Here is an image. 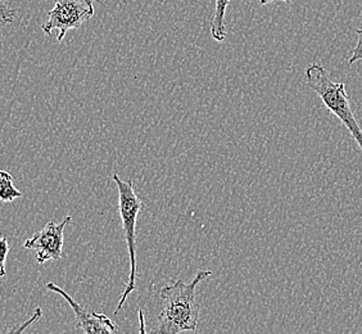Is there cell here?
I'll return each mask as SVG.
<instances>
[{
	"label": "cell",
	"instance_id": "cell-1",
	"mask_svg": "<svg viewBox=\"0 0 362 334\" xmlns=\"http://www.w3.org/2000/svg\"><path fill=\"white\" fill-rule=\"evenodd\" d=\"M212 275L211 270L197 272L189 283L171 280L160 289V299L165 305L157 318L154 333L177 334L195 332L198 327L201 306L197 302V286Z\"/></svg>",
	"mask_w": 362,
	"mask_h": 334
},
{
	"label": "cell",
	"instance_id": "cell-2",
	"mask_svg": "<svg viewBox=\"0 0 362 334\" xmlns=\"http://www.w3.org/2000/svg\"><path fill=\"white\" fill-rule=\"evenodd\" d=\"M305 77L307 86L320 97L329 111L341 120V124L349 129L352 138L362 151V129L352 111L344 84L334 83L325 67L317 63L307 66Z\"/></svg>",
	"mask_w": 362,
	"mask_h": 334
},
{
	"label": "cell",
	"instance_id": "cell-3",
	"mask_svg": "<svg viewBox=\"0 0 362 334\" xmlns=\"http://www.w3.org/2000/svg\"><path fill=\"white\" fill-rule=\"evenodd\" d=\"M113 181L119 190V212L121 224L124 228L126 246L130 258V275L129 283L126 284L122 297L119 299L115 313H119L124 307L127 297L136 288L138 279V265H136V221L141 209H144V203L141 202L138 195L134 190L133 180H122L117 173L113 174Z\"/></svg>",
	"mask_w": 362,
	"mask_h": 334
},
{
	"label": "cell",
	"instance_id": "cell-4",
	"mask_svg": "<svg viewBox=\"0 0 362 334\" xmlns=\"http://www.w3.org/2000/svg\"><path fill=\"white\" fill-rule=\"evenodd\" d=\"M95 0H57L48 12V21L42 23V30L47 35L57 30V42H61L70 30L78 28L94 16Z\"/></svg>",
	"mask_w": 362,
	"mask_h": 334
},
{
	"label": "cell",
	"instance_id": "cell-5",
	"mask_svg": "<svg viewBox=\"0 0 362 334\" xmlns=\"http://www.w3.org/2000/svg\"><path fill=\"white\" fill-rule=\"evenodd\" d=\"M72 221L71 216H66L62 223L56 224L49 221L40 231L35 233L28 241H25L23 247L26 250H36V258L39 264H45L48 261H58L63 256L64 244V229Z\"/></svg>",
	"mask_w": 362,
	"mask_h": 334
},
{
	"label": "cell",
	"instance_id": "cell-6",
	"mask_svg": "<svg viewBox=\"0 0 362 334\" xmlns=\"http://www.w3.org/2000/svg\"><path fill=\"white\" fill-rule=\"evenodd\" d=\"M47 288L52 292L58 293L59 296H62L63 299L67 301V304L70 305L75 313L77 329L83 330L84 333H116L119 330L117 324L110 319L105 313H98L95 311L85 310L84 307L72 299L70 294L62 289L61 287L50 282L47 284Z\"/></svg>",
	"mask_w": 362,
	"mask_h": 334
},
{
	"label": "cell",
	"instance_id": "cell-7",
	"mask_svg": "<svg viewBox=\"0 0 362 334\" xmlns=\"http://www.w3.org/2000/svg\"><path fill=\"white\" fill-rule=\"evenodd\" d=\"M215 3H216V7H215L214 18L211 21V36L214 40L223 42L226 39L225 17H226V11L229 7L230 0H215Z\"/></svg>",
	"mask_w": 362,
	"mask_h": 334
},
{
	"label": "cell",
	"instance_id": "cell-8",
	"mask_svg": "<svg viewBox=\"0 0 362 334\" xmlns=\"http://www.w3.org/2000/svg\"><path fill=\"white\" fill-rule=\"evenodd\" d=\"M22 195L21 190L14 187L12 175L0 170V201L4 203L13 202L14 200L21 198Z\"/></svg>",
	"mask_w": 362,
	"mask_h": 334
},
{
	"label": "cell",
	"instance_id": "cell-9",
	"mask_svg": "<svg viewBox=\"0 0 362 334\" xmlns=\"http://www.w3.org/2000/svg\"><path fill=\"white\" fill-rule=\"evenodd\" d=\"M16 16H17V11L11 7L7 1L0 0V23L3 25L13 23Z\"/></svg>",
	"mask_w": 362,
	"mask_h": 334
},
{
	"label": "cell",
	"instance_id": "cell-10",
	"mask_svg": "<svg viewBox=\"0 0 362 334\" xmlns=\"http://www.w3.org/2000/svg\"><path fill=\"white\" fill-rule=\"evenodd\" d=\"M8 252H9V242L6 236H0V278L7 275L6 263H7Z\"/></svg>",
	"mask_w": 362,
	"mask_h": 334
},
{
	"label": "cell",
	"instance_id": "cell-11",
	"mask_svg": "<svg viewBox=\"0 0 362 334\" xmlns=\"http://www.w3.org/2000/svg\"><path fill=\"white\" fill-rule=\"evenodd\" d=\"M357 34V45L356 48L351 52V57L349 58V64H354V63L362 61V28H357L356 30Z\"/></svg>",
	"mask_w": 362,
	"mask_h": 334
},
{
	"label": "cell",
	"instance_id": "cell-12",
	"mask_svg": "<svg viewBox=\"0 0 362 334\" xmlns=\"http://www.w3.org/2000/svg\"><path fill=\"white\" fill-rule=\"evenodd\" d=\"M42 309H36L35 313H34V315L31 316V319H30V321H26V323H23V324L20 326V327L12 328V329L9 330V333H21V332H23L28 326H31L33 323H35V321H39V319L42 318Z\"/></svg>",
	"mask_w": 362,
	"mask_h": 334
},
{
	"label": "cell",
	"instance_id": "cell-13",
	"mask_svg": "<svg viewBox=\"0 0 362 334\" xmlns=\"http://www.w3.org/2000/svg\"><path fill=\"white\" fill-rule=\"evenodd\" d=\"M139 321L141 323V327H140V333H146V323H144V313L143 310H139Z\"/></svg>",
	"mask_w": 362,
	"mask_h": 334
},
{
	"label": "cell",
	"instance_id": "cell-14",
	"mask_svg": "<svg viewBox=\"0 0 362 334\" xmlns=\"http://www.w3.org/2000/svg\"><path fill=\"white\" fill-rule=\"evenodd\" d=\"M272 1H286V3H291L292 0H259V4H261V6H267L269 3H272Z\"/></svg>",
	"mask_w": 362,
	"mask_h": 334
}]
</instances>
